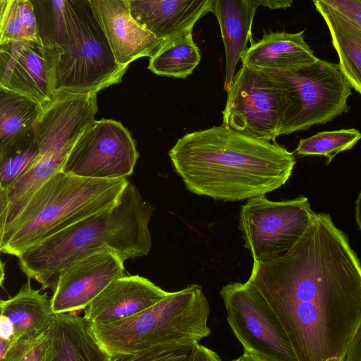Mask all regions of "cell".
Here are the masks:
<instances>
[{"label": "cell", "instance_id": "6da1fadb", "mask_svg": "<svg viewBox=\"0 0 361 361\" xmlns=\"http://www.w3.org/2000/svg\"><path fill=\"white\" fill-rule=\"evenodd\" d=\"M275 314L298 361H343L361 324V262L329 214L246 282Z\"/></svg>", "mask_w": 361, "mask_h": 361}, {"label": "cell", "instance_id": "8fae6325", "mask_svg": "<svg viewBox=\"0 0 361 361\" xmlns=\"http://www.w3.org/2000/svg\"><path fill=\"white\" fill-rule=\"evenodd\" d=\"M139 156L135 140L120 121L94 120L74 144L61 171L88 178H127Z\"/></svg>", "mask_w": 361, "mask_h": 361}, {"label": "cell", "instance_id": "3957f363", "mask_svg": "<svg viewBox=\"0 0 361 361\" xmlns=\"http://www.w3.org/2000/svg\"><path fill=\"white\" fill-rule=\"evenodd\" d=\"M153 206L129 181L118 204L28 248L17 257L20 270L42 290H55L60 273L80 259L110 250L126 261L152 247L149 224Z\"/></svg>", "mask_w": 361, "mask_h": 361}, {"label": "cell", "instance_id": "ffe728a7", "mask_svg": "<svg viewBox=\"0 0 361 361\" xmlns=\"http://www.w3.org/2000/svg\"><path fill=\"white\" fill-rule=\"evenodd\" d=\"M47 333L51 341L48 361H111L84 317L75 313L55 314Z\"/></svg>", "mask_w": 361, "mask_h": 361}, {"label": "cell", "instance_id": "5b68a950", "mask_svg": "<svg viewBox=\"0 0 361 361\" xmlns=\"http://www.w3.org/2000/svg\"><path fill=\"white\" fill-rule=\"evenodd\" d=\"M209 312L202 286L190 284L183 290L169 292L140 313L117 322L89 326L100 346L113 357L178 341L199 342L211 333L207 325Z\"/></svg>", "mask_w": 361, "mask_h": 361}, {"label": "cell", "instance_id": "277c9868", "mask_svg": "<svg viewBox=\"0 0 361 361\" xmlns=\"http://www.w3.org/2000/svg\"><path fill=\"white\" fill-rule=\"evenodd\" d=\"M128 183V178H88L58 172L0 234V251L18 257L77 222L114 207Z\"/></svg>", "mask_w": 361, "mask_h": 361}, {"label": "cell", "instance_id": "74e56055", "mask_svg": "<svg viewBox=\"0 0 361 361\" xmlns=\"http://www.w3.org/2000/svg\"><path fill=\"white\" fill-rule=\"evenodd\" d=\"M1 283L2 284V281L4 280V263L3 262H1Z\"/></svg>", "mask_w": 361, "mask_h": 361}, {"label": "cell", "instance_id": "f1b7e54d", "mask_svg": "<svg viewBox=\"0 0 361 361\" xmlns=\"http://www.w3.org/2000/svg\"><path fill=\"white\" fill-rule=\"evenodd\" d=\"M345 19L361 29V0H324Z\"/></svg>", "mask_w": 361, "mask_h": 361}, {"label": "cell", "instance_id": "5bb4252c", "mask_svg": "<svg viewBox=\"0 0 361 361\" xmlns=\"http://www.w3.org/2000/svg\"><path fill=\"white\" fill-rule=\"evenodd\" d=\"M90 1L119 65L129 66L139 58H150L165 43L132 17L128 0Z\"/></svg>", "mask_w": 361, "mask_h": 361}, {"label": "cell", "instance_id": "f546056e", "mask_svg": "<svg viewBox=\"0 0 361 361\" xmlns=\"http://www.w3.org/2000/svg\"><path fill=\"white\" fill-rule=\"evenodd\" d=\"M45 334L37 338L21 339L14 343L4 355H0V361H20Z\"/></svg>", "mask_w": 361, "mask_h": 361}, {"label": "cell", "instance_id": "4316f807", "mask_svg": "<svg viewBox=\"0 0 361 361\" xmlns=\"http://www.w3.org/2000/svg\"><path fill=\"white\" fill-rule=\"evenodd\" d=\"M38 35L59 51L66 34V0L32 1Z\"/></svg>", "mask_w": 361, "mask_h": 361}, {"label": "cell", "instance_id": "e0dca14e", "mask_svg": "<svg viewBox=\"0 0 361 361\" xmlns=\"http://www.w3.org/2000/svg\"><path fill=\"white\" fill-rule=\"evenodd\" d=\"M0 338L14 343L45 334L54 317L51 298L34 289L30 279L18 292L0 301Z\"/></svg>", "mask_w": 361, "mask_h": 361}, {"label": "cell", "instance_id": "ac0fdd59", "mask_svg": "<svg viewBox=\"0 0 361 361\" xmlns=\"http://www.w3.org/2000/svg\"><path fill=\"white\" fill-rule=\"evenodd\" d=\"M304 32L264 33L245 50L242 65L261 71H292L314 63L318 58L305 41Z\"/></svg>", "mask_w": 361, "mask_h": 361}, {"label": "cell", "instance_id": "8992f818", "mask_svg": "<svg viewBox=\"0 0 361 361\" xmlns=\"http://www.w3.org/2000/svg\"><path fill=\"white\" fill-rule=\"evenodd\" d=\"M66 34L56 68V90L97 93L120 83L119 65L90 0H66Z\"/></svg>", "mask_w": 361, "mask_h": 361}, {"label": "cell", "instance_id": "d590c367", "mask_svg": "<svg viewBox=\"0 0 361 361\" xmlns=\"http://www.w3.org/2000/svg\"><path fill=\"white\" fill-rule=\"evenodd\" d=\"M355 221L361 231V190L355 202Z\"/></svg>", "mask_w": 361, "mask_h": 361}, {"label": "cell", "instance_id": "2e32d148", "mask_svg": "<svg viewBox=\"0 0 361 361\" xmlns=\"http://www.w3.org/2000/svg\"><path fill=\"white\" fill-rule=\"evenodd\" d=\"M132 17L166 42L192 32L195 24L212 12V0H128Z\"/></svg>", "mask_w": 361, "mask_h": 361}, {"label": "cell", "instance_id": "83f0119b", "mask_svg": "<svg viewBox=\"0 0 361 361\" xmlns=\"http://www.w3.org/2000/svg\"><path fill=\"white\" fill-rule=\"evenodd\" d=\"M199 343L186 339L153 346L133 354L111 357V361H191Z\"/></svg>", "mask_w": 361, "mask_h": 361}, {"label": "cell", "instance_id": "d6986e66", "mask_svg": "<svg viewBox=\"0 0 361 361\" xmlns=\"http://www.w3.org/2000/svg\"><path fill=\"white\" fill-rule=\"evenodd\" d=\"M257 0H212V13L216 17L225 49L226 75L224 90L227 92L238 61L252 38V25Z\"/></svg>", "mask_w": 361, "mask_h": 361}, {"label": "cell", "instance_id": "603a6c76", "mask_svg": "<svg viewBox=\"0 0 361 361\" xmlns=\"http://www.w3.org/2000/svg\"><path fill=\"white\" fill-rule=\"evenodd\" d=\"M200 50L192 32L165 42L149 58L148 69L158 75L185 79L200 63Z\"/></svg>", "mask_w": 361, "mask_h": 361}, {"label": "cell", "instance_id": "e575fe53", "mask_svg": "<svg viewBox=\"0 0 361 361\" xmlns=\"http://www.w3.org/2000/svg\"><path fill=\"white\" fill-rule=\"evenodd\" d=\"M259 6H262L271 9L285 8L290 7L292 4V1H281V0H257Z\"/></svg>", "mask_w": 361, "mask_h": 361}, {"label": "cell", "instance_id": "4fadbf2b", "mask_svg": "<svg viewBox=\"0 0 361 361\" xmlns=\"http://www.w3.org/2000/svg\"><path fill=\"white\" fill-rule=\"evenodd\" d=\"M124 261L110 250L93 253L63 270L51 298L54 314L87 308L114 280L124 276Z\"/></svg>", "mask_w": 361, "mask_h": 361}, {"label": "cell", "instance_id": "1f68e13d", "mask_svg": "<svg viewBox=\"0 0 361 361\" xmlns=\"http://www.w3.org/2000/svg\"><path fill=\"white\" fill-rule=\"evenodd\" d=\"M343 361H361V324L355 331Z\"/></svg>", "mask_w": 361, "mask_h": 361}, {"label": "cell", "instance_id": "484cf974", "mask_svg": "<svg viewBox=\"0 0 361 361\" xmlns=\"http://www.w3.org/2000/svg\"><path fill=\"white\" fill-rule=\"evenodd\" d=\"M361 139V133L355 128L319 132L301 139L295 149L301 156H322L329 165L339 153L352 149Z\"/></svg>", "mask_w": 361, "mask_h": 361}, {"label": "cell", "instance_id": "9a60e30c", "mask_svg": "<svg viewBox=\"0 0 361 361\" xmlns=\"http://www.w3.org/2000/svg\"><path fill=\"white\" fill-rule=\"evenodd\" d=\"M169 292L139 275L124 276L111 281L85 309L89 324L117 322L153 306Z\"/></svg>", "mask_w": 361, "mask_h": 361}, {"label": "cell", "instance_id": "8d00e7d4", "mask_svg": "<svg viewBox=\"0 0 361 361\" xmlns=\"http://www.w3.org/2000/svg\"><path fill=\"white\" fill-rule=\"evenodd\" d=\"M233 361H262V360H259L257 358L254 357L251 355L244 352L243 354L240 357H239L238 358H237L235 360H233Z\"/></svg>", "mask_w": 361, "mask_h": 361}, {"label": "cell", "instance_id": "44dd1931", "mask_svg": "<svg viewBox=\"0 0 361 361\" xmlns=\"http://www.w3.org/2000/svg\"><path fill=\"white\" fill-rule=\"evenodd\" d=\"M329 30L339 66L352 87L361 94V29L328 6L312 1Z\"/></svg>", "mask_w": 361, "mask_h": 361}, {"label": "cell", "instance_id": "ba28073f", "mask_svg": "<svg viewBox=\"0 0 361 361\" xmlns=\"http://www.w3.org/2000/svg\"><path fill=\"white\" fill-rule=\"evenodd\" d=\"M315 214L302 195L278 202L265 195L247 200L240 208L239 224L253 264L271 262L290 250Z\"/></svg>", "mask_w": 361, "mask_h": 361}, {"label": "cell", "instance_id": "d4e9b609", "mask_svg": "<svg viewBox=\"0 0 361 361\" xmlns=\"http://www.w3.org/2000/svg\"><path fill=\"white\" fill-rule=\"evenodd\" d=\"M39 37L30 0H0V44L35 39Z\"/></svg>", "mask_w": 361, "mask_h": 361}, {"label": "cell", "instance_id": "4dcf8cb0", "mask_svg": "<svg viewBox=\"0 0 361 361\" xmlns=\"http://www.w3.org/2000/svg\"><path fill=\"white\" fill-rule=\"evenodd\" d=\"M51 350V341L47 332L20 361H48Z\"/></svg>", "mask_w": 361, "mask_h": 361}, {"label": "cell", "instance_id": "52a82bcc", "mask_svg": "<svg viewBox=\"0 0 361 361\" xmlns=\"http://www.w3.org/2000/svg\"><path fill=\"white\" fill-rule=\"evenodd\" d=\"M281 94L279 136L325 124L349 111L352 86L339 64L318 59L292 71H264Z\"/></svg>", "mask_w": 361, "mask_h": 361}, {"label": "cell", "instance_id": "836d02e7", "mask_svg": "<svg viewBox=\"0 0 361 361\" xmlns=\"http://www.w3.org/2000/svg\"><path fill=\"white\" fill-rule=\"evenodd\" d=\"M9 208V199L6 190L0 188V233L6 224Z\"/></svg>", "mask_w": 361, "mask_h": 361}, {"label": "cell", "instance_id": "9c48e42d", "mask_svg": "<svg viewBox=\"0 0 361 361\" xmlns=\"http://www.w3.org/2000/svg\"><path fill=\"white\" fill-rule=\"evenodd\" d=\"M220 295L227 322L245 353L262 361H298L279 320L247 283H229Z\"/></svg>", "mask_w": 361, "mask_h": 361}, {"label": "cell", "instance_id": "7402d4cb", "mask_svg": "<svg viewBox=\"0 0 361 361\" xmlns=\"http://www.w3.org/2000/svg\"><path fill=\"white\" fill-rule=\"evenodd\" d=\"M43 111L35 100L0 87V149L33 128Z\"/></svg>", "mask_w": 361, "mask_h": 361}, {"label": "cell", "instance_id": "7c38bea8", "mask_svg": "<svg viewBox=\"0 0 361 361\" xmlns=\"http://www.w3.org/2000/svg\"><path fill=\"white\" fill-rule=\"evenodd\" d=\"M58 49L40 37L0 44V87L25 95L44 108L55 97Z\"/></svg>", "mask_w": 361, "mask_h": 361}, {"label": "cell", "instance_id": "7a4b0ae2", "mask_svg": "<svg viewBox=\"0 0 361 361\" xmlns=\"http://www.w3.org/2000/svg\"><path fill=\"white\" fill-rule=\"evenodd\" d=\"M169 157L189 191L225 202L247 200L279 188L296 163L286 147L223 123L186 133Z\"/></svg>", "mask_w": 361, "mask_h": 361}, {"label": "cell", "instance_id": "cb8c5ba5", "mask_svg": "<svg viewBox=\"0 0 361 361\" xmlns=\"http://www.w3.org/2000/svg\"><path fill=\"white\" fill-rule=\"evenodd\" d=\"M39 157L34 127L0 149V188L9 190Z\"/></svg>", "mask_w": 361, "mask_h": 361}, {"label": "cell", "instance_id": "d6a6232c", "mask_svg": "<svg viewBox=\"0 0 361 361\" xmlns=\"http://www.w3.org/2000/svg\"><path fill=\"white\" fill-rule=\"evenodd\" d=\"M191 361H221V360L214 351L198 343Z\"/></svg>", "mask_w": 361, "mask_h": 361}, {"label": "cell", "instance_id": "30bf717a", "mask_svg": "<svg viewBox=\"0 0 361 361\" xmlns=\"http://www.w3.org/2000/svg\"><path fill=\"white\" fill-rule=\"evenodd\" d=\"M226 92L223 124L252 138L275 141L280 130L281 94L273 78L242 65Z\"/></svg>", "mask_w": 361, "mask_h": 361}]
</instances>
